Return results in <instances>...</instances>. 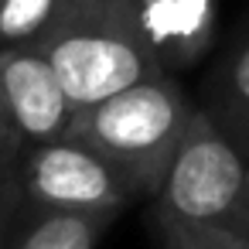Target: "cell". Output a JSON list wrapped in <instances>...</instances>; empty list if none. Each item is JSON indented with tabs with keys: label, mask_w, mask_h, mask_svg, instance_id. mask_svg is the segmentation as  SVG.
I'll return each instance as SVG.
<instances>
[{
	"label": "cell",
	"mask_w": 249,
	"mask_h": 249,
	"mask_svg": "<svg viewBox=\"0 0 249 249\" xmlns=\"http://www.w3.org/2000/svg\"><path fill=\"white\" fill-rule=\"evenodd\" d=\"M195 106L198 103H191L171 72H157L79 109L69 137L103 154L133 181L140 198L150 201L195 116Z\"/></svg>",
	"instance_id": "6da1fadb"
},
{
	"label": "cell",
	"mask_w": 249,
	"mask_h": 249,
	"mask_svg": "<svg viewBox=\"0 0 249 249\" xmlns=\"http://www.w3.org/2000/svg\"><path fill=\"white\" fill-rule=\"evenodd\" d=\"M35 45L52 58L75 109L157 75L137 21V0H62Z\"/></svg>",
	"instance_id": "7a4b0ae2"
},
{
	"label": "cell",
	"mask_w": 249,
	"mask_h": 249,
	"mask_svg": "<svg viewBox=\"0 0 249 249\" xmlns=\"http://www.w3.org/2000/svg\"><path fill=\"white\" fill-rule=\"evenodd\" d=\"M249 157L195 106V116L167 164V174L150 198L154 215L208 222L249 232Z\"/></svg>",
	"instance_id": "3957f363"
},
{
	"label": "cell",
	"mask_w": 249,
	"mask_h": 249,
	"mask_svg": "<svg viewBox=\"0 0 249 249\" xmlns=\"http://www.w3.org/2000/svg\"><path fill=\"white\" fill-rule=\"evenodd\" d=\"M18 167L31 208L120 215L126 205L143 201L123 171L69 133L28 147Z\"/></svg>",
	"instance_id": "277c9868"
},
{
	"label": "cell",
	"mask_w": 249,
	"mask_h": 249,
	"mask_svg": "<svg viewBox=\"0 0 249 249\" xmlns=\"http://www.w3.org/2000/svg\"><path fill=\"white\" fill-rule=\"evenodd\" d=\"M0 113L24 150L65 137L79 113L52 58L35 41L0 45Z\"/></svg>",
	"instance_id": "5b68a950"
},
{
	"label": "cell",
	"mask_w": 249,
	"mask_h": 249,
	"mask_svg": "<svg viewBox=\"0 0 249 249\" xmlns=\"http://www.w3.org/2000/svg\"><path fill=\"white\" fill-rule=\"evenodd\" d=\"M137 21L157 72L198 65L218 35V0H137Z\"/></svg>",
	"instance_id": "8992f818"
},
{
	"label": "cell",
	"mask_w": 249,
	"mask_h": 249,
	"mask_svg": "<svg viewBox=\"0 0 249 249\" xmlns=\"http://www.w3.org/2000/svg\"><path fill=\"white\" fill-rule=\"evenodd\" d=\"M218 130L249 157V35L239 38L205 79V96L198 103Z\"/></svg>",
	"instance_id": "52a82bcc"
},
{
	"label": "cell",
	"mask_w": 249,
	"mask_h": 249,
	"mask_svg": "<svg viewBox=\"0 0 249 249\" xmlns=\"http://www.w3.org/2000/svg\"><path fill=\"white\" fill-rule=\"evenodd\" d=\"M116 215L109 212H62V208H24L11 249H96Z\"/></svg>",
	"instance_id": "ba28073f"
},
{
	"label": "cell",
	"mask_w": 249,
	"mask_h": 249,
	"mask_svg": "<svg viewBox=\"0 0 249 249\" xmlns=\"http://www.w3.org/2000/svg\"><path fill=\"white\" fill-rule=\"evenodd\" d=\"M154 229L164 242V249H249V232L229 229V225H208V222H184L171 215H154Z\"/></svg>",
	"instance_id": "9c48e42d"
},
{
	"label": "cell",
	"mask_w": 249,
	"mask_h": 249,
	"mask_svg": "<svg viewBox=\"0 0 249 249\" xmlns=\"http://www.w3.org/2000/svg\"><path fill=\"white\" fill-rule=\"evenodd\" d=\"M62 0H4L0 7V45L38 41Z\"/></svg>",
	"instance_id": "30bf717a"
},
{
	"label": "cell",
	"mask_w": 249,
	"mask_h": 249,
	"mask_svg": "<svg viewBox=\"0 0 249 249\" xmlns=\"http://www.w3.org/2000/svg\"><path fill=\"white\" fill-rule=\"evenodd\" d=\"M24 208H28V195H24L21 167H11L7 174H0V249H11Z\"/></svg>",
	"instance_id": "8fae6325"
},
{
	"label": "cell",
	"mask_w": 249,
	"mask_h": 249,
	"mask_svg": "<svg viewBox=\"0 0 249 249\" xmlns=\"http://www.w3.org/2000/svg\"><path fill=\"white\" fill-rule=\"evenodd\" d=\"M21 157H24V147H21V140L14 137V130L7 126L4 113H0V160H4V164H18Z\"/></svg>",
	"instance_id": "7c38bea8"
},
{
	"label": "cell",
	"mask_w": 249,
	"mask_h": 249,
	"mask_svg": "<svg viewBox=\"0 0 249 249\" xmlns=\"http://www.w3.org/2000/svg\"><path fill=\"white\" fill-rule=\"evenodd\" d=\"M18 164H21V160H18ZM18 164H4V160H0V174H7V171H11V167H18Z\"/></svg>",
	"instance_id": "4fadbf2b"
},
{
	"label": "cell",
	"mask_w": 249,
	"mask_h": 249,
	"mask_svg": "<svg viewBox=\"0 0 249 249\" xmlns=\"http://www.w3.org/2000/svg\"><path fill=\"white\" fill-rule=\"evenodd\" d=\"M246 198H249V188H246Z\"/></svg>",
	"instance_id": "5bb4252c"
},
{
	"label": "cell",
	"mask_w": 249,
	"mask_h": 249,
	"mask_svg": "<svg viewBox=\"0 0 249 249\" xmlns=\"http://www.w3.org/2000/svg\"><path fill=\"white\" fill-rule=\"evenodd\" d=\"M0 7H4V0H0Z\"/></svg>",
	"instance_id": "9a60e30c"
}]
</instances>
